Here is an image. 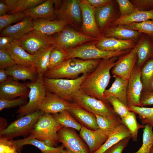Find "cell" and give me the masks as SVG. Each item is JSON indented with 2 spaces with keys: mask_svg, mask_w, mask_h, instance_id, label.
I'll use <instances>...</instances> for the list:
<instances>
[{
  "mask_svg": "<svg viewBox=\"0 0 153 153\" xmlns=\"http://www.w3.org/2000/svg\"><path fill=\"white\" fill-rule=\"evenodd\" d=\"M27 83H23L8 78L0 84V98L14 99L16 97H26L29 93Z\"/></svg>",
  "mask_w": 153,
  "mask_h": 153,
  "instance_id": "obj_19",
  "label": "cell"
},
{
  "mask_svg": "<svg viewBox=\"0 0 153 153\" xmlns=\"http://www.w3.org/2000/svg\"><path fill=\"white\" fill-rule=\"evenodd\" d=\"M33 18L26 16L22 21L9 25L1 31L0 36H8L18 40L33 29Z\"/></svg>",
  "mask_w": 153,
  "mask_h": 153,
  "instance_id": "obj_25",
  "label": "cell"
},
{
  "mask_svg": "<svg viewBox=\"0 0 153 153\" xmlns=\"http://www.w3.org/2000/svg\"><path fill=\"white\" fill-rule=\"evenodd\" d=\"M52 115L63 127L75 129L79 131L80 130L82 125L74 118L68 110Z\"/></svg>",
  "mask_w": 153,
  "mask_h": 153,
  "instance_id": "obj_35",
  "label": "cell"
},
{
  "mask_svg": "<svg viewBox=\"0 0 153 153\" xmlns=\"http://www.w3.org/2000/svg\"><path fill=\"white\" fill-rule=\"evenodd\" d=\"M142 33L139 31L126 28L122 25L109 27L102 33L105 37H112L121 40H132L136 43Z\"/></svg>",
  "mask_w": 153,
  "mask_h": 153,
  "instance_id": "obj_27",
  "label": "cell"
},
{
  "mask_svg": "<svg viewBox=\"0 0 153 153\" xmlns=\"http://www.w3.org/2000/svg\"><path fill=\"white\" fill-rule=\"evenodd\" d=\"M58 142L71 153H90L84 141L74 129L63 127L58 132Z\"/></svg>",
  "mask_w": 153,
  "mask_h": 153,
  "instance_id": "obj_12",
  "label": "cell"
},
{
  "mask_svg": "<svg viewBox=\"0 0 153 153\" xmlns=\"http://www.w3.org/2000/svg\"><path fill=\"white\" fill-rule=\"evenodd\" d=\"M16 63L10 55L4 49H0V69H5Z\"/></svg>",
  "mask_w": 153,
  "mask_h": 153,
  "instance_id": "obj_47",
  "label": "cell"
},
{
  "mask_svg": "<svg viewBox=\"0 0 153 153\" xmlns=\"http://www.w3.org/2000/svg\"><path fill=\"white\" fill-rule=\"evenodd\" d=\"M97 41L86 43L66 50L67 56L65 60L73 58L85 60L109 59L119 57L131 50L110 51L101 50L95 46Z\"/></svg>",
  "mask_w": 153,
  "mask_h": 153,
  "instance_id": "obj_4",
  "label": "cell"
},
{
  "mask_svg": "<svg viewBox=\"0 0 153 153\" xmlns=\"http://www.w3.org/2000/svg\"><path fill=\"white\" fill-rule=\"evenodd\" d=\"M107 100L121 119L125 117L130 111L128 106L125 105L116 97H110L107 99Z\"/></svg>",
  "mask_w": 153,
  "mask_h": 153,
  "instance_id": "obj_44",
  "label": "cell"
},
{
  "mask_svg": "<svg viewBox=\"0 0 153 153\" xmlns=\"http://www.w3.org/2000/svg\"><path fill=\"white\" fill-rule=\"evenodd\" d=\"M82 23L79 31L81 32L98 39L103 37L96 23L95 12V8L80 0Z\"/></svg>",
  "mask_w": 153,
  "mask_h": 153,
  "instance_id": "obj_14",
  "label": "cell"
},
{
  "mask_svg": "<svg viewBox=\"0 0 153 153\" xmlns=\"http://www.w3.org/2000/svg\"><path fill=\"white\" fill-rule=\"evenodd\" d=\"M18 153L20 152L23 146L30 144L33 145L40 149L42 153H60L65 151V147L62 145L57 147L48 146L41 141L29 137L22 139L11 140Z\"/></svg>",
  "mask_w": 153,
  "mask_h": 153,
  "instance_id": "obj_28",
  "label": "cell"
},
{
  "mask_svg": "<svg viewBox=\"0 0 153 153\" xmlns=\"http://www.w3.org/2000/svg\"><path fill=\"white\" fill-rule=\"evenodd\" d=\"M131 137L124 138L109 148L103 153H122Z\"/></svg>",
  "mask_w": 153,
  "mask_h": 153,
  "instance_id": "obj_48",
  "label": "cell"
},
{
  "mask_svg": "<svg viewBox=\"0 0 153 153\" xmlns=\"http://www.w3.org/2000/svg\"><path fill=\"white\" fill-rule=\"evenodd\" d=\"M122 122L129 130L133 141H137L139 130L144 128V126L138 123L135 112L130 111L124 117L121 119Z\"/></svg>",
  "mask_w": 153,
  "mask_h": 153,
  "instance_id": "obj_37",
  "label": "cell"
},
{
  "mask_svg": "<svg viewBox=\"0 0 153 153\" xmlns=\"http://www.w3.org/2000/svg\"><path fill=\"white\" fill-rule=\"evenodd\" d=\"M118 57L102 59L97 67L86 76L80 89L88 95L106 102L103 93L110 81V70Z\"/></svg>",
  "mask_w": 153,
  "mask_h": 153,
  "instance_id": "obj_1",
  "label": "cell"
},
{
  "mask_svg": "<svg viewBox=\"0 0 153 153\" xmlns=\"http://www.w3.org/2000/svg\"><path fill=\"white\" fill-rule=\"evenodd\" d=\"M99 129L105 130H114L122 123L119 116L106 117L95 115Z\"/></svg>",
  "mask_w": 153,
  "mask_h": 153,
  "instance_id": "obj_39",
  "label": "cell"
},
{
  "mask_svg": "<svg viewBox=\"0 0 153 153\" xmlns=\"http://www.w3.org/2000/svg\"></svg>",
  "mask_w": 153,
  "mask_h": 153,
  "instance_id": "obj_62",
  "label": "cell"
},
{
  "mask_svg": "<svg viewBox=\"0 0 153 153\" xmlns=\"http://www.w3.org/2000/svg\"><path fill=\"white\" fill-rule=\"evenodd\" d=\"M26 16L23 12L12 14H6L0 16V31L12 24L22 21Z\"/></svg>",
  "mask_w": 153,
  "mask_h": 153,
  "instance_id": "obj_43",
  "label": "cell"
},
{
  "mask_svg": "<svg viewBox=\"0 0 153 153\" xmlns=\"http://www.w3.org/2000/svg\"><path fill=\"white\" fill-rule=\"evenodd\" d=\"M130 1L139 10H153V0H130Z\"/></svg>",
  "mask_w": 153,
  "mask_h": 153,
  "instance_id": "obj_49",
  "label": "cell"
},
{
  "mask_svg": "<svg viewBox=\"0 0 153 153\" xmlns=\"http://www.w3.org/2000/svg\"><path fill=\"white\" fill-rule=\"evenodd\" d=\"M142 92L152 91L153 86V58L147 61L141 68Z\"/></svg>",
  "mask_w": 153,
  "mask_h": 153,
  "instance_id": "obj_36",
  "label": "cell"
},
{
  "mask_svg": "<svg viewBox=\"0 0 153 153\" xmlns=\"http://www.w3.org/2000/svg\"><path fill=\"white\" fill-rule=\"evenodd\" d=\"M80 0H61L59 7L55 10L56 17L65 20L75 29L79 31L82 25Z\"/></svg>",
  "mask_w": 153,
  "mask_h": 153,
  "instance_id": "obj_10",
  "label": "cell"
},
{
  "mask_svg": "<svg viewBox=\"0 0 153 153\" xmlns=\"http://www.w3.org/2000/svg\"><path fill=\"white\" fill-rule=\"evenodd\" d=\"M66 56V50L55 47L50 53L48 70L61 63L65 60Z\"/></svg>",
  "mask_w": 153,
  "mask_h": 153,
  "instance_id": "obj_42",
  "label": "cell"
},
{
  "mask_svg": "<svg viewBox=\"0 0 153 153\" xmlns=\"http://www.w3.org/2000/svg\"><path fill=\"white\" fill-rule=\"evenodd\" d=\"M99 39L66 26L56 36H53V44L56 47L66 50Z\"/></svg>",
  "mask_w": 153,
  "mask_h": 153,
  "instance_id": "obj_8",
  "label": "cell"
},
{
  "mask_svg": "<svg viewBox=\"0 0 153 153\" xmlns=\"http://www.w3.org/2000/svg\"><path fill=\"white\" fill-rule=\"evenodd\" d=\"M143 129V143L139 150L134 153H150L153 145V127L149 124L145 125Z\"/></svg>",
  "mask_w": 153,
  "mask_h": 153,
  "instance_id": "obj_40",
  "label": "cell"
},
{
  "mask_svg": "<svg viewBox=\"0 0 153 153\" xmlns=\"http://www.w3.org/2000/svg\"><path fill=\"white\" fill-rule=\"evenodd\" d=\"M60 153H71L68 150L66 149V150H65V151L63 152Z\"/></svg>",
  "mask_w": 153,
  "mask_h": 153,
  "instance_id": "obj_57",
  "label": "cell"
},
{
  "mask_svg": "<svg viewBox=\"0 0 153 153\" xmlns=\"http://www.w3.org/2000/svg\"><path fill=\"white\" fill-rule=\"evenodd\" d=\"M5 153H19L17 151H11L6 152Z\"/></svg>",
  "mask_w": 153,
  "mask_h": 153,
  "instance_id": "obj_56",
  "label": "cell"
},
{
  "mask_svg": "<svg viewBox=\"0 0 153 153\" xmlns=\"http://www.w3.org/2000/svg\"><path fill=\"white\" fill-rule=\"evenodd\" d=\"M76 105L75 103L63 99L54 93L47 92L39 105L38 110L45 113L54 114L69 110Z\"/></svg>",
  "mask_w": 153,
  "mask_h": 153,
  "instance_id": "obj_15",
  "label": "cell"
},
{
  "mask_svg": "<svg viewBox=\"0 0 153 153\" xmlns=\"http://www.w3.org/2000/svg\"><path fill=\"white\" fill-rule=\"evenodd\" d=\"M136 43L132 40H120L112 37H103L96 42V46L101 50L116 51L131 50Z\"/></svg>",
  "mask_w": 153,
  "mask_h": 153,
  "instance_id": "obj_21",
  "label": "cell"
},
{
  "mask_svg": "<svg viewBox=\"0 0 153 153\" xmlns=\"http://www.w3.org/2000/svg\"><path fill=\"white\" fill-rule=\"evenodd\" d=\"M8 76L16 81L29 80L32 82L37 79L38 74L35 67L15 64L5 69Z\"/></svg>",
  "mask_w": 153,
  "mask_h": 153,
  "instance_id": "obj_29",
  "label": "cell"
},
{
  "mask_svg": "<svg viewBox=\"0 0 153 153\" xmlns=\"http://www.w3.org/2000/svg\"><path fill=\"white\" fill-rule=\"evenodd\" d=\"M73 102L95 115L106 117L119 116L109 103L88 95L80 89L75 94Z\"/></svg>",
  "mask_w": 153,
  "mask_h": 153,
  "instance_id": "obj_7",
  "label": "cell"
},
{
  "mask_svg": "<svg viewBox=\"0 0 153 153\" xmlns=\"http://www.w3.org/2000/svg\"><path fill=\"white\" fill-rule=\"evenodd\" d=\"M8 76L5 69H0V83H2L7 80L8 78Z\"/></svg>",
  "mask_w": 153,
  "mask_h": 153,
  "instance_id": "obj_54",
  "label": "cell"
},
{
  "mask_svg": "<svg viewBox=\"0 0 153 153\" xmlns=\"http://www.w3.org/2000/svg\"><path fill=\"white\" fill-rule=\"evenodd\" d=\"M152 148H153V146H152Z\"/></svg>",
  "mask_w": 153,
  "mask_h": 153,
  "instance_id": "obj_60",
  "label": "cell"
},
{
  "mask_svg": "<svg viewBox=\"0 0 153 153\" xmlns=\"http://www.w3.org/2000/svg\"><path fill=\"white\" fill-rule=\"evenodd\" d=\"M9 54L16 64L30 67H35L33 61V55L27 52L14 39L5 49Z\"/></svg>",
  "mask_w": 153,
  "mask_h": 153,
  "instance_id": "obj_26",
  "label": "cell"
},
{
  "mask_svg": "<svg viewBox=\"0 0 153 153\" xmlns=\"http://www.w3.org/2000/svg\"><path fill=\"white\" fill-rule=\"evenodd\" d=\"M101 60H85L78 58L69 59L47 70L43 77L51 79H76L81 74H89L92 73L98 66Z\"/></svg>",
  "mask_w": 153,
  "mask_h": 153,
  "instance_id": "obj_2",
  "label": "cell"
},
{
  "mask_svg": "<svg viewBox=\"0 0 153 153\" xmlns=\"http://www.w3.org/2000/svg\"><path fill=\"white\" fill-rule=\"evenodd\" d=\"M16 150V147L11 140L0 138V153Z\"/></svg>",
  "mask_w": 153,
  "mask_h": 153,
  "instance_id": "obj_50",
  "label": "cell"
},
{
  "mask_svg": "<svg viewBox=\"0 0 153 153\" xmlns=\"http://www.w3.org/2000/svg\"><path fill=\"white\" fill-rule=\"evenodd\" d=\"M33 29L46 35L58 33L68 25L62 19L46 20L43 18L33 19Z\"/></svg>",
  "mask_w": 153,
  "mask_h": 153,
  "instance_id": "obj_22",
  "label": "cell"
},
{
  "mask_svg": "<svg viewBox=\"0 0 153 153\" xmlns=\"http://www.w3.org/2000/svg\"><path fill=\"white\" fill-rule=\"evenodd\" d=\"M8 7L7 5L3 2L0 1V16L6 14L7 12Z\"/></svg>",
  "mask_w": 153,
  "mask_h": 153,
  "instance_id": "obj_55",
  "label": "cell"
},
{
  "mask_svg": "<svg viewBox=\"0 0 153 153\" xmlns=\"http://www.w3.org/2000/svg\"><path fill=\"white\" fill-rule=\"evenodd\" d=\"M140 103L141 107L153 105V91H148L142 92Z\"/></svg>",
  "mask_w": 153,
  "mask_h": 153,
  "instance_id": "obj_51",
  "label": "cell"
},
{
  "mask_svg": "<svg viewBox=\"0 0 153 153\" xmlns=\"http://www.w3.org/2000/svg\"><path fill=\"white\" fill-rule=\"evenodd\" d=\"M148 20L153 21V10L142 11L138 10L129 15L120 16L114 21L111 27L133 22H140Z\"/></svg>",
  "mask_w": 153,
  "mask_h": 153,
  "instance_id": "obj_33",
  "label": "cell"
},
{
  "mask_svg": "<svg viewBox=\"0 0 153 153\" xmlns=\"http://www.w3.org/2000/svg\"><path fill=\"white\" fill-rule=\"evenodd\" d=\"M129 111L138 114L142 124H149L153 128V107L128 106Z\"/></svg>",
  "mask_w": 153,
  "mask_h": 153,
  "instance_id": "obj_38",
  "label": "cell"
},
{
  "mask_svg": "<svg viewBox=\"0 0 153 153\" xmlns=\"http://www.w3.org/2000/svg\"><path fill=\"white\" fill-rule=\"evenodd\" d=\"M95 14L97 26L102 34L105 30L111 27L114 21L120 16L116 0H113L103 7L95 8Z\"/></svg>",
  "mask_w": 153,
  "mask_h": 153,
  "instance_id": "obj_13",
  "label": "cell"
},
{
  "mask_svg": "<svg viewBox=\"0 0 153 153\" xmlns=\"http://www.w3.org/2000/svg\"><path fill=\"white\" fill-rule=\"evenodd\" d=\"M15 39L12 37L8 36H0V49H5Z\"/></svg>",
  "mask_w": 153,
  "mask_h": 153,
  "instance_id": "obj_53",
  "label": "cell"
},
{
  "mask_svg": "<svg viewBox=\"0 0 153 153\" xmlns=\"http://www.w3.org/2000/svg\"><path fill=\"white\" fill-rule=\"evenodd\" d=\"M95 8L103 7L112 2L113 0H82Z\"/></svg>",
  "mask_w": 153,
  "mask_h": 153,
  "instance_id": "obj_52",
  "label": "cell"
},
{
  "mask_svg": "<svg viewBox=\"0 0 153 153\" xmlns=\"http://www.w3.org/2000/svg\"><path fill=\"white\" fill-rule=\"evenodd\" d=\"M130 136H131L129 130L122 123L109 134L107 140L101 147L93 153H103L121 140Z\"/></svg>",
  "mask_w": 153,
  "mask_h": 153,
  "instance_id": "obj_32",
  "label": "cell"
},
{
  "mask_svg": "<svg viewBox=\"0 0 153 153\" xmlns=\"http://www.w3.org/2000/svg\"><path fill=\"white\" fill-rule=\"evenodd\" d=\"M68 110L82 126L92 130H96L99 129L96 117L94 114L85 110L77 105Z\"/></svg>",
  "mask_w": 153,
  "mask_h": 153,
  "instance_id": "obj_31",
  "label": "cell"
},
{
  "mask_svg": "<svg viewBox=\"0 0 153 153\" xmlns=\"http://www.w3.org/2000/svg\"><path fill=\"white\" fill-rule=\"evenodd\" d=\"M43 76L38 75L35 82L27 83L29 89L28 102L21 106L17 110L20 116L22 117L38 110L40 103L46 95L47 91L43 82Z\"/></svg>",
  "mask_w": 153,
  "mask_h": 153,
  "instance_id": "obj_9",
  "label": "cell"
},
{
  "mask_svg": "<svg viewBox=\"0 0 153 153\" xmlns=\"http://www.w3.org/2000/svg\"><path fill=\"white\" fill-rule=\"evenodd\" d=\"M54 3V0H46L42 3L28 9L23 12L26 16H30L33 19L42 18L54 20L56 18Z\"/></svg>",
  "mask_w": 153,
  "mask_h": 153,
  "instance_id": "obj_24",
  "label": "cell"
},
{
  "mask_svg": "<svg viewBox=\"0 0 153 153\" xmlns=\"http://www.w3.org/2000/svg\"><path fill=\"white\" fill-rule=\"evenodd\" d=\"M150 153H153V148L151 149Z\"/></svg>",
  "mask_w": 153,
  "mask_h": 153,
  "instance_id": "obj_58",
  "label": "cell"
},
{
  "mask_svg": "<svg viewBox=\"0 0 153 153\" xmlns=\"http://www.w3.org/2000/svg\"><path fill=\"white\" fill-rule=\"evenodd\" d=\"M141 68L136 65L128 80L127 90L128 106L141 107L140 99L143 89Z\"/></svg>",
  "mask_w": 153,
  "mask_h": 153,
  "instance_id": "obj_18",
  "label": "cell"
},
{
  "mask_svg": "<svg viewBox=\"0 0 153 153\" xmlns=\"http://www.w3.org/2000/svg\"><path fill=\"white\" fill-rule=\"evenodd\" d=\"M26 98L20 97L16 99H6L0 98V111L5 109L24 105L26 104Z\"/></svg>",
  "mask_w": 153,
  "mask_h": 153,
  "instance_id": "obj_46",
  "label": "cell"
},
{
  "mask_svg": "<svg viewBox=\"0 0 153 153\" xmlns=\"http://www.w3.org/2000/svg\"><path fill=\"white\" fill-rule=\"evenodd\" d=\"M150 38H151V40H152V41H153V37H150Z\"/></svg>",
  "mask_w": 153,
  "mask_h": 153,
  "instance_id": "obj_59",
  "label": "cell"
},
{
  "mask_svg": "<svg viewBox=\"0 0 153 153\" xmlns=\"http://www.w3.org/2000/svg\"><path fill=\"white\" fill-rule=\"evenodd\" d=\"M55 46L53 44L43 47L33 55V61L38 75L44 76L48 70L50 52Z\"/></svg>",
  "mask_w": 153,
  "mask_h": 153,
  "instance_id": "obj_30",
  "label": "cell"
},
{
  "mask_svg": "<svg viewBox=\"0 0 153 153\" xmlns=\"http://www.w3.org/2000/svg\"><path fill=\"white\" fill-rule=\"evenodd\" d=\"M62 127L51 114L44 113L35 124L29 137L39 140L48 146L55 147L58 143V132Z\"/></svg>",
  "mask_w": 153,
  "mask_h": 153,
  "instance_id": "obj_3",
  "label": "cell"
},
{
  "mask_svg": "<svg viewBox=\"0 0 153 153\" xmlns=\"http://www.w3.org/2000/svg\"><path fill=\"white\" fill-rule=\"evenodd\" d=\"M88 75H82L78 78L73 79H51L43 77V82L47 92L54 93L63 99L73 102L75 94L80 89Z\"/></svg>",
  "mask_w": 153,
  "mask_h": 153,
  "instance_id": "obj_5",
  "label": "cell"
},
{
  "mask_svg": "<svg viewBox=\"0 0 153 153\" xmlns=\"http://www.w3.org/2000/svg\"><path fill=\"white\" fill-rule=\"evenodd\" d=\"M53 36L34 29L17 40L19 44L28 53L33 55L40 49L53 44Z\"/></svg>",
  "mask_w": 153,
  "mask_h": 153,
  "instance_id": "obj_11",
  "label": "cell"
},
{
  "mask_svg": "<svg viewBox=\"0 0 153 153\" xmlns=\"http://www.w3.org/2000/svg\"><path fill=\"white\" fill-rule=\"evenodd\" d=\"M135 47L137 57L136 65L141 68L147 61L153 58V42L150 36L142 33Z\"/></svg>",
  "mask_w": 153,
  "mask_h": 153,
  "instance_id": "obj_20",
  "label": "cell"
},
{
  "mask_svg": "<svg viewBox=\"0 0 153 153\" xmlns=\"http://www.w3.org/2000/svg\"><path fill=\"white\" fill-rule=\"evenodd\" d=\"M122 25L124 27L146 34L153 37V21L148 20L140 22H133Z\"/></svg>",
  "mask_w": 153,
  "mask_h": 153,
  "instance_id": "obj_41",
  "label": "cell"
},
{
  "mask_svg": "<svg viewBox=\"0 0 153 153\" xmlns=\"http://www.w3.org/2000/svg\"><path fill=\"white\" fill-rule=\"evenodd\" d=\"M152 91H153V90Z\"/></svg>",
  "mask_w": 153,
  "mask_h": 153,
  "instance_id": "obj_61",
  "label": "cell"
},
{
  "mask_svg": "<svg viewBox=\"0 0 153 153\" xmlns=\"http://www.w3.org/2000/svg\"><path fill=\"white\" fill-rule=\"evenodd\" d=\"M120 16L129 15L138 9L129 0H116Z\"/></svg>",
  "mask_w": 153,
  "mask_h": 153,
  "instance_id": "obj_45",
  "label": "cell"
},
{
  "mask_svg": "<svg viewBox=\"0 0 153 153\" xmlns=\"http://www.w3.org/2000/svg\"><path fill=\"white\" fill-rule=\"evenodd\" d=\"M114 129L105 130L99 128L94 130L82 126L79 135L87 145L90 153H93L101 147Z\"/></svg>",
  "mask_w": 153,
  "mask_h": 153,
  "instance_id": "obj_16",
  "label": "cell"
},
{
  "mask_svg": "<svg viewBox=\"0 0 153 153\" xmlns=\"http://www.w3.org/2000/svg\"><path fill=\"white\" fill-rule=\"evenodd\" d=\"M114 77V80L111 86L104 91L103 98L106 102L109 103L107 99L111 97H114L128 106L127 90L128 80L117 76Z\"/></svg>",
  "mask_w": 153,
  "mask_h": 153,
  "instance_id": "obj_23",
  "label": "cell"
},
{
  "mask_svg": "<svg viewBox=\"0 0 153 153\" xmlns=\"http://www.w3.org/2000/svg\"><path fill=\"white\" fill-rule=\"evenodd\" d=\"M137 60L135 47L129 52L118 57L112 69V74L114 77L117 76L129 80Z\"/></svg>",
  "mask_w": 153,
  "mask_h": 153,
  "instance_id": "obj_17",
  "label": "cell"
},
{
  "mask_svg": "<svg viewBox=\"0 0 153 153\" xmlns=\"http://www.w3.org/2000/svg\"><path fill=\"white\" fill-rule=\"evenodd\" d=\"M44 113L37 110L16 120L0 131V138L10 140L30 134L40 117Z\"/></svg>",
  "mask_w": 153,
  "mask_h": 153,
  "instance_id": "obj_6",
  "label": "cell"
},
{
  "mask_svg": "<svg viewBox=\"0 0 153 153\" xmlns=\"http://www.w3.org/2000/svg\"><path fill=\"white\" fill-rule=\"evenodd\" d=\"M8 7L9 14L23 12L26 10L35 7L44 2L45 0H0Z\"/></svg>",
  "mask_w": 153,
  "mask_h": 153,
  "instance_id": "obj_34",
  "label": "cell"
}]
</instances>
